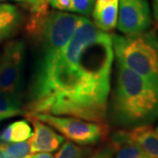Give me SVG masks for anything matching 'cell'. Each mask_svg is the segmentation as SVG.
Wrapping results in <instances>:
<instances>
[{
  "label": "cell",
  "mask_w": 158,
  "mask_h": 158,
  "mask_svg": "<svg viewBox=\"0 0 158 158\" xmlns=\"http://www.w3.org/2000/svg\"><path fill=\"white\" fill-rule=\"evenodd\" d=\"M113 61L112 35L82 17L62 50L37 53L26 113H50L106 123Z\"/></svg>",
  "instance_id": "cell-1"
},
{
  "label": "cell",
  "mask_w": 158,
  "mask_h": 158,
  "mask_svg": "<svg viewBox=\"0 0 158 158\" xmlns=\"http://www.w3.org/2000/svg\"><path fill=\"white\" fill-rule=\"evenodd\" d=\"M107 119L121 129L147 126L158 119V82L142 77L117 61Z\"/></svg>",
  "instance_id": "cell-2"
},
{
  "label": "cell",
  "mask_w": 158,
  "mask_h": 158,
  "mask_svg": "<svg viewBox=\"0 0 158 158\" xmlns=\"http://www.w3.org/2000/svg\"><path fill=\"white\" fill-rule=\"evenodd\" d=\"M117 61L142 77L158 82V37L153 31L112 34Z\"/></svg>",
  "instance_id": "cell-3"
},
{
  "label": "cell",
  "mask_w": 158,
  "mask_h": 158,
  "mask_svg": "<svg viewBox=\"0 0 158 158\" xmlns=\"http://www.w3.org/2000/svg\"><path fill=\"white\" fill-rule=\"evenodd\" d=\"M26 116L44 122L58 131L69 141L81 146L95 145L108 135V126L75 117H62L50 113H26Z\"/></svg>",
  "instance_id": "cell-4"
},
{
  "label": "cell",
  "mask_w": 158,
  "mask_h": 158,
  "mask_svg": "<svg viewBox=\"0 0 158 158\" xmlns=\"http://www.w3.org/2000/svg\"><path fill=\"white\" fill-rule=\"evenodd\" d=\"M25 56L26 47L21 40L7 42L0 55V90L20 98Z\"/></svg>",
  "instance_id": "cell-5"
},
{
  "label": "cell",
  "mask_w": 158,
  "mask_h": 158,
  "mask_svg": "<svg viewBox=\"0 0 158 158\" xmlns=\"http://www.w3.org/2000/svg\"><path fill=\"white\" fill-rule=\"evenodd\" d=\"M151 25V13L146 0H118L117 27L121 34H140Z\"/></svg>",
  "instance_id": "cell-6"
},
{
  "label": "cell",
  "mask_w": 158,
  "mask_h": 158,
  "mask_svg": "<svg viewBox=\"0 0 158 158\" xmlns=\"http://www.w3.org/2000/svg\"><path fill=\"white\" fill-rule=\"evenodd\" d=\"M32 122L34 132L29 138L31 153L54 152L64 142L65 137L57 134L50 126L32 116H26Z\"/></svg>",
  "instance_id": "cell-7"
},
{
  "label": "cell",
  "mask_w": 158,
  "mask_h": 158,
  "mask_svg": "<svg viewBox=\"0 0 158 158\" xmlns=\"http://www.w3.org/2000/svg\"><path fill=\"white\" fill-rule=\"evenodd\" d=\"M114 158H151L129 135L127 129H118L110 135Z\"/></svg>",
  "instance_id": "cell-8"
},
{
  "label": "cell",
  "mask_w": 158,
  "mask_h": 158,
  "mask_svg": "<svg viewBox=\"0 0 158 158\" xmlns=\"http://www.w3.org/2000/svg\"><path fill=\"white\" fill-rule=\"evenodd\" d=\"M118 0H96L92 11L97 27L108 32L117 26Z\"/></svg>",
  "instance_id": "cell-9"
},
{
  "label": "cell",
  "mask_w": 158,
  "mask_h": 158,
  "mask_svg": "<svg viewBox=\"0 0 158 158\" xmlns=\"http://www.w3.org/2000/svg\"><path fill=\"white\" fill-rule=\"evenodd\" d=\"M22 21V14L17 6L0 4V42L11 37L17 32Z\"/></svg>",
  "instance_id": "cell-10"
},
{
  "label": "cell",
  "mask_w": 158,
  "mask_h": 158,
  "mask_svg": "<svg viewBox=\"0 0 158 158\" xmlns=\"http://www.w3.org/2000/svg\"><path fill=\"white\" fill-rule=\"evenodd\" d=\"M131 139L151 158H158V134L150 125L128 130Z\"/></svg>",
  "instance_id": "cell-11"
},
{
  "label": "cell",
  "mask_w": 158,
  "mask_h": 158,
  "mask_svg": "<svg viewBox=\"0 0 158 158\" xmlns=\"http://www.w3.org/2000/svg\"><path fill=\"white\" fill-rule=\"evenodd\" d=\"M20 98L14 97L0 90V122L18 115H25Z\"/></svg>",
  "instance_id": "cell-12"
},
{
  "label": "cell",
  "mask_w": 158,
  "mask_h": 158,
  "mask_svg": "<svg viewBox=\"0 0 158 158\" xmlns=\"http://www.w3.org/2000/svg\"><path fill=\"white\" fill-rule=\"evenodd\" d=\"M90 148H84L70 141H65L54 158H85L90 155Z\"/></svg>",
  "instance_id": "cell-13"
},
{
  "label": "cell",
  "mask_w": 158,
  "mask_h": 158,
  "mask_svg": "<svg viewBox=\"0 0 158 158\" xmlns=\"http://www.w3.org/2000/svg\"><path fill=\"white\" fill-rule=\"evenodd\" d=\"M9 125L11 129V142L27 141L33 135L32 127L26 119L18 120Z\"/></svg>",
  "instance_id": "cell-14"
},
{
  "label": "cell",
  "mask_w": 158,
  "mask_h": 158,
  "mask_svg": "<svg viewBox=\"0 0 158 158\" xmlns=\"http://www.w3.org/2000/svg\"><path fill=\"white\" fill-rule=\"evenodd\" d=\"M1 144L8 158H24L32 154L28 140L20 142H1Z\"/></svg>",
  "instance_id": "cell-15"
},
{
  "label": "cell",
  "mask_w": 158,
  "mask_h": 158,
  "mask_svg": "<svg viewBox=\"0 0 158 158\" xmlns=\"http://www.w3.org/2000/svg\"><path fill=\"white\" fill-rule=\"evenodd\" d=\"M96 0H70L69 11L88 16L93 11Z\"/></svg>",
  "instance_id": "cell-16"
},
{
  "label": "cell",
  "mask_w": 158,
  "mask_h": 158,
  "mask_svg": "<svg viewBox=\"0 0 158 158\" xmlns=\"http://www.w3.org/2000/svg\"><path fill=\"white\" fill-rule=\"evenodd\" d=\"M23 2L25 4H27L31 6L32 11L34 13L35 16H41L45 15L47 13V2L46 0H18Z\"/></svg>",
  "instance_id": "cell-17"
},
{
  "label": "cell",
  "mask_w": 158,
  "mask_h": 158,
  "mask_svg": "<svg viewBox=\"0 0 158 158\" xmlns=\"http://www.w3.org/2000/svg\"><path fill=\"white\" fill-rule=\"evenodd\" d=\"M90 158H114L113 149L111 144L107 142L93 153Z\"/></svg>",
  "instance_id": "cell-18"
},
{
  "label": "cell",
  "mask_w": 158,
  "mask_h": 158,
  "mask_svg": "<svg viewBox=\"0 0 158 158\" xmlns=\"http://www.w3.org/2000/svg\"><path fill=\"white\" fill-rule=\"evenodd\" d=\"M47 2L54 9H56L58 11H69L70 0H47Z\"/></svg>",
  "instance_id": "cell-19"
},
{
  "label": "cell",
  "mask_w": 158,
  "mask_h": 158,
  "mask_svg": "<svg viewBox=\"0 0 158 158\" xmlns=\"http://www.w3.org/2000/svg\"><path fill=\"white\" fill-rule=\"evenodd\" d=\"M34 158H54V156L48 152H39L34 153Z\"/></svg>",
  "instance_id": "cell-20"
},
{
  "label": "cell",
  "mask_w": 158,
  "mask_h": 158,
  "mask_svg": "<svg viewBox=\"0 0 158 158\" xmlns=\"http://www.w3.org/2000/svg\"><path fill=\"white\" fill-rule=\"evenodd\" d=\"M154 14L158 24V0H154Z\"/></svg>",
  "instance_id": "cell-21"
},
{
  "label": "cell",
  "mask_w": 158,
  "mask_h": 158,
  "mask_svg": "<svg viewBox=\"0 0 158 158\" xmlns=\"http://www.w3.org/2000/svg\"><path fill=\"white\" fill-rule=\"evenodd\" d=\"M0 158H8L6 156V153L4 151V149H3V148H2V144H1V142H0Z\"/></svg>",
  "instance_id": "cell-22"
},
{
  "label": "cell",
  "mask_w": 158,
  "mask_h": 158,
  "mask_svg": "<svg viewBox=\"0 0 158 158\" xmlns=\"http://www.w3.org/2000/svg\"><path fill=\"white\" fill-rule=\"evenodd\" d=\"M27 158H34V155H32V154H31V155H29L28 157H27Z\"/></svg>",
  "instance_id": "cell-23"
},
{
  "label": "cell",
  "mask_w": 158,
  "mask_h": 158,
  "mask_svg": "<svg viewBox=\"0 0 158 158\" xmlns=\"http://www.w3.org/2000/svg\"><path fill=\"white\" fill-rule=\"evenodd\" d=\"M156 133H157V134H158V126H157V127H156Z\"/></svg>",
  "instance_id": "cell-24"
},
{
  "label": "cell",
  "mask_w": 158,
  "mask_h": 158,
  "mask_svg": "<svg viewBox=\"0 0 158 158\" xmlns=\"http://www.w3.org/2000/svg\"><path fill=\"white\" fill-rule=\"evenodd\" d=\"M3 1H6V0H0V3H1V2H3Z\"/></svg>",
  "instance_id": "cell-25"
},
{
  "label": "cell",
  "mask_w": 158,
  "mask_h": 158,
  "mask_svg": "<svg viewBox=\"0 0 158 158\" xmlns=\"http://www.w3.org/2000/svg\"><path fill=\"white\" fill-rule=\"evenodd\" d=\"M28 157V156H26V157H24V158H27Z\"/></svg>",
  "instance_id": "cell-26"
}]
</instances>
